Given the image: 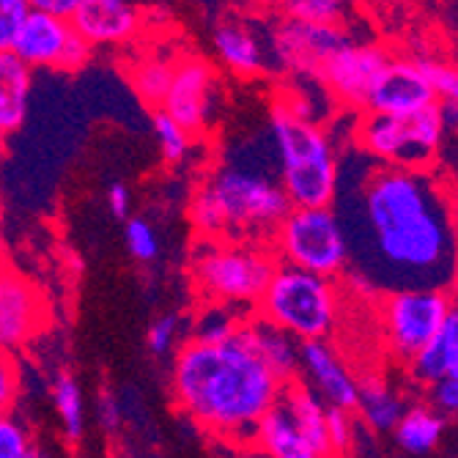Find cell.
I'll return each instance as SVG.
<instances>
[{
    "instance_id": "obj_22",
    "label": "cell",
    "mask_w": 458,
    "mask_h": 458,
    "mask_svg": "<svg viewBox=\"0 0 458 458\" xmlns=\"http://www.w3.org/2000/svg\"><path fill=\"white\" fill-rule=\"evenodd\" d=\"M215 50L228 72L239 77H256L267 69L264 41L244 22H223L215 30Z\"/></svg>"
},
{
    "instance_id": "obj_26",
    "label": "cell",
    "mask_w": 458,
    "mask_h": 458,
    "mask_svg": "<svg viewBox=\"0 0 458 458\" xmlns=\"http://www.w3.org/2000/svg\"><path fill=\"white\" fill-rule=\"evenodd\" d=\"M171 77H174V64L165 61L159 55H143L132 64L130 80H132V89L140 97L143 105L148 107H162L165 94H168L171 86Z\"/></svg>"
},
{
    "instance_id": "obj_23",
    "label": "cell",
    "mask_w": 458,
    "mask_h": 458,
    "mask_svg": "<svg viewBox=\"0 0 458 458\" xmlns=\"http://www.w3.org/2000/svg\"><path fill=\"white\" fill-rule=\"evenodd\" d=\"M403 401L395 390H390L382 379H362L360 382V395L354 411L360 420L377 434H387L395 428V423L403 414Z\"/></svg>"
},
{
    "instance_id": "obj_40",
    "label": "cell",
    "mask_w": 458,
    "mask_h": 458,
    "mask_svg": "<svg viewBox=\"0 0 458 458\" xmlns=\"http://www.w3.org/2000/svg\"><path fill=\"white\" fill-rule=\"evenodd\" d=\"M107 209H110V215L118 217V220H127V217H130V209H132V192H130L127 184H121V182L110 184V190H107Z\"/></svg>"
},
{
    "instance_id": "obj_39",
    "label": "cell",
    "mask_w": 458,
    "mask_h": 458,
    "mask_svg": "<svg viewBox=\"0 0 458 458\" xmlns=\"http://www.w3.org/2000/svg\"><path fill=\"white\" fill-rule=\"evenodd\" d=\"M431 403L445 414H458V377H442L431 382Z\"/></svg>"
},
{
    "instance_id": "obj_35",
    "label": "cell",
    "mask_w": 458,
    "mask_h": 458,
    "mask_svg": "<svg viewBox=\"0 0 458 458\" xmlns=\"http://www.w3.org/2000/svg\"><path fill=\"white\" fill-rule=\"evenodd\" d=\"M20 398V368L9 352H0V414L14 411Z\"/></svg>"
},
{
    "instance_id": "obj_29",
    "label": "cell",
    "mask_w": 458,
    "mask_h": 458,
    "mask_svg": "<svg viewBox=\"0 0 458 458\" xmlns=\"http://www.w3.org/2000/svg\"><path fill=\"white\" fill-rule=\"evenodd\" d=\"M277 9L285 20L341 25L346 17V0H277Z\"/></svg>"
},
{
    "instance_id": "obj_17",
    "label": "cell",
    "mask_w": 458,
    "mask_h": 458,
    "mask_svg": "<svg viewBox=\"0 0 458 458\" xmlns=\"http://www.w3.org/2000/svg\"><path fill=\"white\" fill-rule=\"evenodd\" d=\"M94 47H121L140 33L143 20L130 0H80L69 17Z\"/></svg>"
},
{
    "instance_id": "obj_44",
    "label": "cell",
    "mask_w": 458,
    "mask_h": 458,
    "mask_svg": "<svg viewBox=\"0 0 458 458\" xmlns=\"http://www.w3.org/2000/svg\"><path fill=\"white\" fill-rule=\"evenodd\" d=\"M455 267H458V264H455ZM450 280H453V285H450V288H453V291H450V297H453V302L458 305V269L453 272V277H450Z\"/></svg>"
},
{
    "instance_id": "obj_8",
    "label": "cell",
    "mask_w": 458,
    "mask_h": 458,
    "mask_svg": "<svg viewBox=\"0 0 458 458\" xmlns=\"http://www.w3.org/2000/svg\"><path fill=\"white\" fill-rule=\"evenodd\" d=\"M269 239L280 264L324 277H338L352 253L341 217L332 206H291Z\"/></svg>"
},
{
    "instance_id": "obj_6",
    "label": "cell",
    "mask_w": 458,
    "mask_h": 458,
    "mask_svg": "<svg viewBox=\"0 0 458 458\" xmlns=\"http://www.w3.org/2000/svg\"><path fill=\"white\" fill-rule=\"evenodd\" d=\"M338 313L335 277L313 275L291 264H277L256 302V316L285 329L297 341L329 338L338 327Z\"/></svg>"
},
{
    "instance_id": "obj_16",
    "label": "cell",
    "mask_w": 458,
    "mask_h": 458,
    "mask_svg": "<svg viewBox=\"0 0 458 458\" xmlns=\"http://www.w3.org/2000/svg\"><path fill=\"white\" fill-rule=\"evenodd\" d=\"M300 373L302 382L310 385L327 406L354 409L360 395V382L341 360L338 349L327 338L300 341Z\"/></svg>"
},
{
    "instance_id": "obj_11",
    "label": "cell",
    "mask_w": 458,
    "mask_h": 458,
    "mask_svg": "<svg viewBox=\"0 0 458 458\" xmlns=\"http://www.w3.org/2000/svg\"><path fill=\"white\" fill-rule=\"evenodd\" d=\"M349 36L341 25H324V22H300L285 20L272 33V58L275 64L300 77L318 80L327 61L335 55L344 45H349Z\"/></svg>"
},
{
    "instance_id": "obj_37",
    "label": "cell",
    "mask_w": 458,
    "mask_h": 458,
    "mask_svg": "<svg viewBox=\"0 0 458 458\" xmlns=\"http://www.w3.org/2000/svg\"><path fill=\"white\" fill-rule=\"evenodd\" d=\"M91 53H94V45L91 41L82 36V33H72L69 41H66V50H64V58H61V66L64 72H80V69H86L89 61H91Z\"/></svg>"
},
{
    "instance_id": "obj_2",
    "label": "cell",
    "mask_w": 458,
    "mask_h": 458,
    "mask_svg": "<svg viewBox=\"0 0 458 458\" xmlns=\"http://www.w3.org/2000/svg\"><path fill=\"white\" fill-rule=\"evenodd\" d=\"M171 387L179 409L206 434L250 447L285 382L259 357L239 324L220 344L190 338L174 360Z\"/></svg>"
},
{
    "instance_id": "obj_18",
    "label": "cell",
    "mask_w": 458,
    "mask_h": 458,
    "mask_svg": "<svg viewBox=\"0 0 458 458\" xmlns=\"http://www.w3.org/2000/svg\"><path fill=\"white\" fill-rule=\"evenodd\" d=\"M72 33H74L72 20L30 9L14 36L12 50L30 69H58Z\"/></svg>"
},
{
    "instance_id": "obj_13",
    "label": "cell",
    "mask_w": 458,
    "mask_h": 458,
    "mask_svg": "<svg viewBox=\"0 0 458 458\" xmlns=\"http://www.w3.org/2000/svg\"><path fill=\"white\" fill-rule=\"evenodd\" d=\"M390 55L377 45H344L335 55L327 61L318 74V82L349 110H365V102L377 86L382 69Z\"/></svg>"
},
{
    "instance_id": "obj_7",
    "label": "cell",
    "mask_w": 458,
    "mask_h": 458,
    "mask_svg": "<svg viewBox=\"0 0 458 458\" xmlns=\"http://www.w3.org/2000/svg\"><path fill=\"white\" fill-rule=\"evenodd\" d=\"M250 447L272 458L332 455L327 434V403L305 382L291 379L272 409L259 420Z\"/></svg>"
},
{
    "instance_id": "obj_15",
    "label": "cell",
    "mask_w": 458,
    "mask_h": 458,
    "mask_svg": "<svg viewBox=\"0 0 458 458\" xmlns=\"http://www.w3.org/2000/svg\"><path fill=\"white\" fill-rule=\"evenodd\" d=\"M437 91L420 61L390 58L382 69L377 86H373L365 110L370 113H390V115H409L423 107L437 105Z\"/></svg>"
},
{
    "instance_id": "obj_38",
    "label": "cell",
    "mask_w": 458,
    "mask_h": 458,
    "mask_svg": "<svg viewBox=\"0 0 458 458\" xmlns=\"http://www.w3.org/2000/svg\"><path fill=\"white\" fill-rule=\"evenodd\" d=\"M97 423H99V428H102L107 437H115V434L121 431L123 411H121L118 398H115L110 390H102L99 398H97Z\"/></svg>"
},
{
    "instance_id": "obj_34",
    "label": "cell",
    "mask_w": 458,
    "mask_h": 458,
    "mask_svg": "<svg viewBox=\"0 0 458 458\" xmlns=\"http://www.w3.org/2000/svg\"><path fill=\"white\" fill-rule=\"evenodd\" d=\"M420 64H423L431 86L437 91V99L458 105V69L447 66V64H439V61H420Z\"/></svg>"
},
{
    "instance_id": "obj_28",
    "label": "cell",
    "mask_w": 458,
    "mask_h": 458,
    "mask_svg": "<svg viewBox=\"0 0 458 458\" xmlns=\"http://www.w3.org/2000/svg\"><path fill=\"white\" fill-rule=\"evenodd\" d=\"M239 324L242 318L233 313V308L220 305V302H206V308L198 313L192 324V338L203 344H220L233 335Z\"/></svg>"
},
{
    "instance_id": "obj_9",
    "label": "cell",
    "mask_w": 458,
    "mask_h": 458,
    "mask_svg": "<svg viewBox=\"0 0 458 458\" xmlns=\"http://www.w3.org/2000/svg\"><path fill=\"white\" fill-rule=\"evenodd\" d=\"M442 135L445 123L439 115V102L409 115L368 110L357 127V143L373 159L406 171H428L437 159Z\"/></svg>"
},
{
    "instance_id": "obj_33",
    "label": "cell",
    "mask_w": 458,
    "mask_h": 458,
    "mask_svg": "<svg viewBox=\"0 0 458 458\" xmlns=\"http://www.w3.org/2000/svg\"><path fill=\"white\" fill-rule=\"evenodd\" d=\"M182 335V318L176 313H165V316H157L151 324H148V332H146V344H148V352L154 357H168L176 346Z\"/></svg>"
},
{
    "instance_id": "obj_3",
    "label": "cell",
    "mask_w": 458,
    "mask_h": 458,
    "mask_svg": "<svg viewBox=\"0 0 458 458\" xmlns=\"http://www.w3.org/2000/svg\"><path fill=\"white\" fill-rule=\"evenodd\" d=\"M291 209L272 174L250 162H223L190 200V223L200 239H264Z\"/></svg>"
},
{
    "instance_id": "obj_1",
    "label": "cell",
    "mask_w": 458,
    "mask_h": 458,
    "mask_svg": "<svg viewBox=\"0 0 458 458\" xmlns=\"http://www.w3.org/2000/svg\"><path fill=\"white\" fill-rule=\"evenodd\" d=\"M362 217L373 253L398 288L442 285L458 264L455 209L426 171L385 165L362 190Z\"/></svg>"
},
{
    "instance_id": "obj_36",
    "label": "cell",
    "mask_w": 458,
    "mask_h": 458,
    "mask_svg": "<svg viewBox=\"0 0 458 458\" xmlns=\"http://www.w3.org/2000/svg\"><path fill=\"white\" fill-rule=\"evenodd\" d=\"M30 6L25 0H0V50H12L14 36Z\"/></svg>"
},
{
    "instance_id": "obj_27",
    "label": "cell",
    "mask_w": 458,
    "mask_h": 458,
    "mask_svg": "<svg viewBox=\"0 0 458 458\" xmlns=\"http://www.w3.org/2000/svg\"><path fill=\"white\" fill-rule=\"evenodd\" d=\"M154 135H157V143H159V151H162V159L168 165H179L190 157V148H192V132L184 130L176 118H171L162 107H157L154 113Z\"/></svg>"
},
{
    "instance_id": "obj_25",
    "label": "cell",
    "mask_w": 458,
    "mask_h": 458,
    "mask_svg": "<svg viewBox=\"0 0 458 458\" xmlns=\"http://www.w3.org/2000/svg\"><path fill=\"white\" fill-rule=\"evenodd\" d=\"M53 403L64 437L69 439V445H77L86 437V403H82V390L69 370H58L53 382Z\"/></svg>"
},
{
    "instance_id": "obj_30",
    "label": "cell",
    "mask_w": 458,
    "mask_h": 458,
    "mask_svg": "<svg viewBox=\"0 0 458 458\" xmlns=\"http://www.w3.org/2000/svg\"><path fill=\"white\" fill-rule=\"evenodd\" d=\"M123 242H127L130 256L140 264H151L159 256V236L151 228V223L143 217H127V225H123Z\"/></svg>"
},
{
    "instance_id": "obj_5",
    "label": "cell",
    "mask_w": 458,
    "mask_h": 458,
    "mask_svg": "<svg viewBox=\"0 0 458 458\" xmlns=\"http://www.w3.org/2000/svg\"><path fill=\"white\" fill-rule=\"evenodd\" d=\"M277 264L275 250L261 239H200L192 253V283L203 302L256 308Z\"/></svg>"
},
{
    "instance_id": "obj_21",
    "label": "cell",
    "mask_w": 458,
    "mask_h": 458,
    "mask_svg": "<svg viewBox=\"0 0 458 458\" xmlns=\"http://www.w3.org/2000/svg\"><path fill=\"white\" fill-rule=\"evenodd\" d=\"M242 327L247 332L250 344H253V349L259 352V357L285 385L300 377V341L294 335H288L285 329L275 327L272 321L261 316L242 318Z\"/></svg>"
},
{
    "instance_id": "obj_10",
    "label": "cell",
    "mask_w": 458,
    "mask_h": 458,
    "mask_svg": "<svg viewBox=\"0 0 458 458\" xmlns=\"http://www.w3.org/2000/svg\"><path fill=\"white\" fill-rule=\"evenodd\" d=\"M453 297L442 285L395 288L382 305V335L393 357L409 362L442 327Z\"/></svg>"
},
{
    "instance_id": "obj_45",
    "label": "cell",
    "mask_w": 458,
    "mask_h": 458,
    "mask_svg": "<svg viewBox=\"0 0 458 458\" xmlns=\"http://www.w3.org/2000/svg\"><path fill=\"white\" fill-rule=\"evenodd\" d=\"M453 209H455V215H458V200H455V203H453Z\"/></svg>"
},
{
    "instance_id": "obj_43",
    "label": "cell",
    "mask_w": 458,
    "mask_h": 458,
    "mask_svg": "<svg viewBox=\"0 0 458 458\" xmlns=\"http://www.w3.org/2000/svg\"><path fill=\"white\" fill-rule=\"evenodd\" d=\"M4 220H6V206H4V195H0V261H4Z\"/></svg>"
},
{
    "instance_id": "obj_41",
    "label": "cell",
    "mask_w": 458,
    "mask_h": 458,
    "mask_svg": "<svg viewBox=\"0 0 458 458\" xmlns=\"http://www.w3.org/2000/svg\"><path fill=\"white\" fill-rule=\"evenodd\" d=\"M25 4L33 12H47V14H58V17H72L74 9L80 6V0H25Z\"/></svg>"
},
{
    "instance_id": "obj_32",
    "label": "cell",
    "mask_w": 458,
    "mask_h": 458,
    "mask_svg": "<svg viewBox=\"0 0 458 458\" xmlns=\"http://www.w3.org/2000/svg\"><path fill=\"white\" fill-rule=\"evenodd\" d=\"M38 455L33 447L30 431L14 418V414H0V458H30Z\"/></svg>"
},
{
    "instance_id": "obj_24",
    "label": "cell",
    "mask_w": 458,
    "mask_h": 458,
    "mask_svg": "<svg viewBox=\"0 0 458 458\" xmlns=\"http://www.w3.org/2000/svg\"><path fill=\"white\" fill-rule=\"evenodd\" d=\"M442 428H445V420H442L439 409L411 406V409H403L401 420L393 428V437H395L401 450H406L411 455H423L439 445Z\"/></svg>"
},
{
    "instance_id": "obj_20",
    "label": "cell",
    "mask_w": 458,
    "mask_h": 458,
    "mask_svg": "<svg viewBox=\"0 0 458 458\" xmlns=\"http://www.w3.org/2000/svg\"><path fill=\"white\" fill-rule=\"evenodd\" d=\"M406 365L411 370V377L426 385L442 377H458V305L455 302L450 305L437 335Z\"/></svg>"
},
{
    "instance_id": "obj_31",
    "label": "cell",
    "mask_w": 458,
    "mask_h": 458,
    "mask_svg": "<svg viewBox=\"0 0 458 458\" xmlns=\"http://www.w3.org/2000/svg\"><path fill=\"white\" fill-rule=\"evenodd\" d=\"M327 434H329V447L335 455L352 453L354 439H357V420L354 409H341V406H327Z\"/></svg>"
},
{
    "instance_id": "obj_12",
    "label": "cell",
    "mask_w": 458,
    "mask_h": 458,
    "mask_svg": "<svg viewBox=\"0 0 458 458\" xmlns=\"http://www.w3.org/2000/svg\"><path fill=\"white\" fill-rule=\"evenodd\" d=\"M47 324L41 288L12 267H0V352L25 349Z\"/></svg>"
},
{
    "instance_id": "obj_42",
    "label": "cell",
    "mask_w": 458,
    "mask_h": 458,
    "mask_svg": "<svg viewBox=\"0 0 458 458\" xmlns=\"http://www.w3.org/2000/svg\"><path fill=\"white\" fill-rule=\"evenodd\" d=\"M439 115H442L445 130H455V132H458V105L442 102V105H439Z\"/></svg>"
},
{
    "instance_id": "obj_14",
    "label": "cell",
    "mask_w": 458,
    "mask_h": 458,
    "mask_svg": "<svg viewBox=\"0 0 458 458\" xmlns=\"http://www.w3.org/2000/svg\"><path fill=\"white\" fill-rule=\"evenodd\" d=\"M215 89L217 77L212 64L198 55H187L174 64V77L168 94H165L162 110L176 118L192 135H200L215 115Z\"/></svg>"
},
{
    "instance_id": "obj_19",
    "label": "cell",
    "mask_w": 458,
    "mask_h": 458,
    "mask_svg": "<svg viewBox=\"0 0 458 458\" xmlns=\"http://www.w3.org/2000/svg\"><path fill=\"white\" fill-rule=\"evenodd\" d=\"M33 69L14 53L0 50V135H14L30 113Z\"/></svg>"
},
{
    "instance_id": "obj_4",
    "label": "cell",
    "mask_w": 458,
    "mask_h": 458,
    "mask_svg": "<svg viewBox=\"0 0 458 458\" xmlns=\"http://www.w3.org/2000/svg\"><path fill=\"white\" fill-rule=\"evenodd\" d=\"M269 132L277 179L291 206H332L338 195V159L327 132L283 99L272 107Z\"/></svg>"
}]
</instances>
